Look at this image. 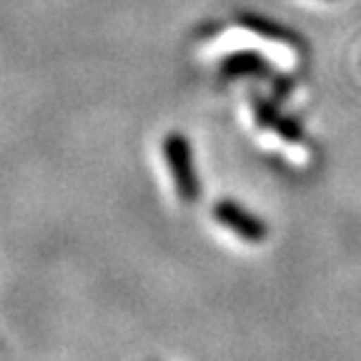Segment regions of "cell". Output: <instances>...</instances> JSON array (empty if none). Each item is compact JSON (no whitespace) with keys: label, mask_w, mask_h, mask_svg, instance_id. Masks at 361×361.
<instances>
[{"label":"cell","mask_w":361,"mask_h":361,"mask_svg":"<svg viewBox=\"0 0 361 361\" xmlns=\"http://www.w3.org/2000/svg\"><path fill=\"white\" fill-rule=\"evenodd\" d=\"M164 156L169 164L171 178L176 183V191L186 203H193L201 196V183H198L196 166H193L191 143L183 133H169L164 141Z\"/></svg>","instance_id":"1"},{"label":"cell","mask_w":361,"mask_h":361,"mask_svg":"<svg viewBox=\"0 0 361 361\" xmlns=\"http://www.w3.org/2000/svg\"><path fill=\"white\" fill-rule=\"evenodd\" d=\"M214 219H216V224H221L224 228L233 231L238 238H243V241H248V243H261L266 238V233H269L264 219L251 214L246 206H241V203L233 201V198H221V201H216Z\"/></svg>","instance_id":"2"},{"label":"cell","mask_w":361,"mask_h":361,"mask_svg":"<svg viewBox=\"0 0 361 361\" xmlns=\"http://www.w3.org/2000/svg\"><path fill=\"white\" fill-rule=\"evenodd\" d=\"M271 66L261 53L256 51H236L226 56L221 63V75L224 78H248V75H269Z\"/></svg>","instance_id":"3"},{"label":"cell","mask_w":361,"mask_h":361,"mask_svg":"<svg viewBox=\"0 0 361 361\" xmlns=\"http://www.w3.org/2000/svg\"><path fill=\"white\" fill-rule=\"evenodd\" d=\"M254 113H256L259 126H264V128H274L276 133H281L283 138H288V141H299L301 135H304V128H301L293 118L283 116L274 103L254 101Z\"/></svg>","instance_id":"4"},{"label":"cell","mask_w":361,"mask_h":361,"mask_svg":"<svg viewBox=\"0 0 361 361\" xmlns=\"http://www.w3.org/2000/svg\"><path fill=\"white\" fill-rule=\"evenodd\" d=\"M241 23L246 25L248 30H254V33L259 35H266V38L271 40H291V33H286L283 28H279V25H274V23H269L266 18H259V16H243Z\"/></svg>","instance_id":"5"}]
</instances>
